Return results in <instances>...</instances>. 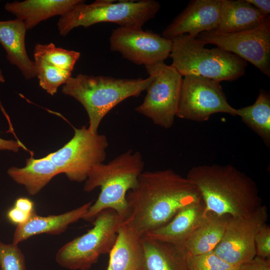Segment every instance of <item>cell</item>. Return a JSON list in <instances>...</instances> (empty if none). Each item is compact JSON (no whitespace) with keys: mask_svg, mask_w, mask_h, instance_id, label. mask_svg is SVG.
<instances>
[{"mask_svg":"<svg viewBox=\"0 0 270 270\" xmlns=\"http://www.w3.org/2000/svg\"><path fill=\"white\" fill-rule=\"evenodd\" d=\"M124 223L138 237L168 223L182 208L202 200L196 185L172 169L143 172L126 196Z\"/></svg>","mask_w":270,"mask_h":270,"instance_id":"6da1fadb","label":"cell"},{"mask_svg":"<svg viewBox=\"0 0 270 270\" xmlns=\"http://www.w3.org/2000/svg\"><path fill=\"white\" fill-rule=\"evenodd\" d=\"M186 178L198 189L208 212L246 216L262 205L254 181L232 165L195 166Z\"/></svg>","mask_w":270,"mask_h":270,"instance_id":"7a4b0ae2","label":"cell"},{"mask_svg":"<svg viewBox=\"0 0 270 270\" xmlns=\"http://www.w3.org/2000/svg\"><path fill=\"white\" fill-rule=\"evenodd\" d=\"M144 166L141 154L131 150L108 164L102 163L94 166L85 180L84 190L90 192L100 187V192L82 220L92 222L100 212L111 209L125 220L128 214L126 194L136 185Z\"/></svg>","mask_w":270,"mask_h":270,"instance_id":"3957f363","label":"cell"},{"mask_svg":"<svg viewBox=\"0 0 270 270\" xmlns=\"http://www.w3.org/2000/svg\"><path fill=\"white\" fill-rule=\"evenodd\" d=\"M154 77L116 78L78 74L63 85L62 92L80 102L89 119L88 128L98 132L101 121L114 106L130 97H138L147 89Z\"/></svg>","mask_w":270,"mask_h":270,"instance_id":"277c9868","label":"cell"},{"mask_svg":"<svg viewBox=\"0 0 270 270\" xmlns=\"http://www.w3.org/2000/svg\"><path fill=\"white\" fill-rule=\"evenodd\" d=\"M172 41L171 66L182 76H202L220 82L235 80L245 74L246 62L235 54L218 48H206L187 34Z\"/></svg>","mask_w":270,"mask_h":270,"instance_id":"5b68a950","label":"cell"},{"mask_svg":"<svg viewBox=\"0 0 270 270\" xmlns=\"http://www.w3.org/2000/svg\"><path fill=\"white\" fill-rule=\"evenodd\" d=\"M160 8L154 0H97L90 4L84 1L60 16L57 26L60 34L66 36L74 28H88L100 22H113L120 27L142 28L154 18Z\"/></svg>","mask_w":270,"mask_h":270,"instance_id":"8992f818","label":"cell"},{"mask_svg":"<svg viewBox=\"0 0 270 270\" xmlns=\"http://www.w3.org/2000/svg\"><path fill=\"white\" fill-rule=\"evenodd\" d=\"M124 218L111 209L100 212L86 233L68 242L56 256V262L70 270H88L102 255L110 253Z\"/></svg>","mask_w":270,"mask_h":270,"instance_id":"52a82bcc","label":"cell"},{"mask_svg":"<svg viewBox=\"0 0 270 270\" xmlns=\"http://www.w3.org/2000/svg\"><path fill=\"white\" fill-rule=\"evenodd\" d=\"M144 67L154 78L146 90L143 102L135 111L150 118L155 124L169 128L178 112L182 76L164 62Z\"/></svg>","mask_w":270,"mask_h":270,"instance_id":"ba28073f","label":"cell"},{"mask_svg":"<svg viewBox=\"0 0 270 270\" xmlns=\"http://www.w3.org/2000/svg\"><path fill=\"white\" fill-rule=\"evenodd\" d=\"M74 130L69 142L47 156L70 180L81 182L94 166L103 163L108 143L105 135L92 132L86 126Z\"/></svg>","mask_w":270,"mask_h":270,"instance_id":"9c48e42d","label":"cell"},{"mask_svg":"<svg viewBox=\"0 0 270 270\" xmlns=\"http://www.w3.org/2000/svg\"><path fill=\"white\" fill-rule=\"evenodd\" d=\"M184 76L176 116L204 122L216 113L236 116V109L228 104L220 82L198 76Z\"/></svg>","mask_w":270,"mask_h":270,"instance_id":"30bf717a","label":"cell"},{"mask_svg":"<svg viewBox=\"0 0 270 270\" xmlns=\"http://www.w3.org/2000/svg\"><path fill=\"white\" fill-rule=\"evenodd\" d=\"M268 210L262 205L246 216L229 217L222 239L213 252L239 268L256 256L255 236L268 220Z\"/></svg>","mask_w":270,"mask_h":270,"instance_id":"8fae6325","label":"cell"},{"mask_svg":"<svg viewBox=\"0 0 270 270\" xmlns=\"http://www.w3.org/2000/svg\"><path fill=\"white\" fill-rule=\"evenodd\" d=\"M196 38L205 45L213 44L236 54L270 77V18L252 30L229 34L202 32Z\"/></svg>","mask_w":270,"mask_h":270,"instance_id":"7c38bea8","label":"cell"},{"mask_svg":"<svg viewBox=\"0 0 270 270\" xmlns=\"http://www.w3.org/2000/svg\"><path fill=\"white\" fill-rule=\"evenodd\" d=\"M110 49L137 65L164 62L171 52L172 41L142 28L120 27L112 30Z\"/></svg>","mask_w":270,"mask_h":270,"instance_id":"4fadbf2b","label":"cell"},{"mask_svg":"<svg viewBox=\"0 0 270 270\" xmlns=\"http://www.w3.org/2000/svg\"><path fill=\"white\" fill-rule=\"evenodd\" d=\"M221 0H193L164 29L162 36L173 38L184 34L196 38L214 32L219 24Z\"/></svg>","mask_w":270,"mask_h":270,"instance_id":"5bb4252c","label":"cell"},{"mask_svg":"<svg viewBox=\"0 0 270 270\" xmlns=\"http://www.w3.org/2000/svg\"><path fill=\"white\" fill-rule=\"evenodd\" d=\"M209 214L202 200L180 209L168 223L145 236L184 246L188 237L208 219Z\"/></svg>","mask_w":270,"mask_h":270,"instance_id":"9a60e30c","label":"cell"},{"mask_svg":"<svg viewBox=\"0 0 270 270\" xmlns=\"http://www.w3.org/2000/svg\"><path fill=\"white\" fill-rule=\"evenodd\" d=\"M90 202L72 210L58 215L42 216L34 211L24 224L17 225L12 243L18 244L30 237L40 234L58 235L66 231L70 224L82 219L92 204Z\"/></svg>","mask_w":270,"mask_h":270,"instance_id":"2e32d148","label":"cell"},{"mask_svg":"<svg viewBox=\"0 0 270 270\" xmlns=\"http://www.w3.org/2000/svg\"><path fill=\"white\" fill-rule=\"evenodd\" d=\"M269 18L246 0H221L218 26L212 32L229 34L252 30Z\"/></svg>","mask_w":270,"mask_h":270,"instance_id":"e0dca14e","label":"cell"},{"mask_svg":"<svg viewBox=\"0 0 270 270\" xmlns=\"http://www.w3.org/2000/svg\"><path fill=\"white\" fill-rule=\"evenodd\" d=\"M144 250L142 270H188V254L183 245L140 238Z\"/></svg>","mask_w":270,"mask_h":270,"instance_id":"ac0fdd59","label":"cell"},{"mask_svg":"<svg viewBox=\"0 0 270 270\" xmlns=\"http://www.w3.org/2000/svg\"><path fill=\"white\" fill-rule=\"evenodd\" d=\"M27 29L18 19L0 21V44L9 62L16 66L26 79L36 77L34 61L28 57L25 46Z\"/></svg>","mask_w":270,"mask_h":270,"instance_id":"d6986e66","label":"cell"},{"mask_svg":"<svg viewBox=\"0 0 270 270\" xmlns=\"http://www.w3.org/2000/svg\"><path fill=\"white\" fill-rule=\"evenodd\" d=\"M82 0H26L6 2L5 10L30 30L41 22L65 14Z\"/></svg>","mask_w":270,"mask_h":270,"instance_id":"ffe728a7","label":"cell"},{"mask_svg":"<svg viewBox=\"0 0 270 270\" xmlns=\"http://www.w3.org/2000/svg\"><path fill=\"white\" fill-rule=\"evenodd\" d=\"M109 254L106 270H142L144 250L140 238L124 222L118 230L115 242Z\"/></svg>","mask_w":270,"mask_h":270,"instance_id":"44dd1931","label":"cell"},{"mask_svg":"<svg viewBox=\"0 0 270 270\" xmlns=\"http://www.w3.org/2000/svg\"><path fill=\"white\" fill-rule=\"evenodd\" d=\"M7 173L14 182L24 186L29 194L34 196L54 176L62 172L47 156L34 158L32 155L26 160L24 167L12 166Z\"/></svg>","mask_w":270,"mask_h":270,"instance_id":"7402d4cb","label":"cell"},{"mask_svg":"<svg viewBox=\"0 0 270 270\" xmlns=\"http://www.w3.org/2000/svg\"><path fill=\"white\" fill-rule=\"evenodd\" d=\"M229 217L210 212L208 219L185 241L184 246L188 254L197 255L213 251L222 239Z\"/></svg>","mask_w":270,"mask_h":270,"instance_id":"603a6c76","label":"cell"},{"mask_svg":"<svg viewBox=\"0 0 270 270\" xmlns=\"http://www.w3.org/2000/svg\"><path fill=\"white\" fill-rule=\"evenodd\" d=\"M236 110V116L258 134L266 146H270V96L260 91L254 103Z\"/></svg>","mask_w":270,"mask_h":270,"instance_id":"cb8c5ba5","label":"cell"},{"mask_svg":"<svg viewBox=\"0 0 270 270\" xmlns=\"http://www.w3.org/2000/svg\"><path fill=\"white\" fill-rule=\"evenodd\" d=\"M80 55L78 52L56 47L52 42L46 44H36L34 52V56L40 58L58 68L71 72Z\"/></svg>","mask_w":270,"mask_h":270,"instance_id":"d4e9b609","label":"cell"},{"mask_svg":"<svg viewBox=\"0 0 270 270\" xmlns=\"http://www.w3.org/2000/svg\"><path fill=\"white\" fill-rule=\"evenodd\" d=\"M34 57L36 77L40 86L48 94L53 96L58 87L65 84L72 77V72L58 68L40 58Z\"/></svg>","mask_w":270,"mask_h":270,"instance_id":"484cf974","label":"cell"},{"mask_svg":"<svg viewBox=\"0 0 270 270\" xmlns=\"http://www.w3.org/2000/svg\"><path fill=\"white\" fill-rule=\"evenodd\" d=\"M188 270H238L220 258L213 251L187 258Z\"/></svg>","mask_w":270,"mask_h":270,"instance_id":"4316f807","label":"cell"},{"mask_svg":"<svg viewBox=\"0 0 270 270\" xmlns=\"http://www.w3.org/2000/svg\"><path fill=\"white\" fill-rule=\"evenodd\" d=\"M0 270H26L25 258L18 244L0 242Z\"/></svg>","mask_w":270,"mask_h":270,"instance_id":"83f0119b","label":"cell"},{"mask_svg":"<svg viewBox=\"0 0 270 270\" xmlns=\"http://www.w3.org/2000/svg\"><path fill=\"white\" fill-rule=\"evenodd\" d=\"M256 256L270 259V226L265 224L257 232L254 239Z\"/></svg>","mask_w":270,"mask_h":270,"instance_id":"f1b7e54d","label":"cell"},{"mask_svg":"<svg viewBox=\"0 0 270 270\" xmlns=\"http://www.w3.org/2000/svg\"><path fill=\"white\" fill-rule=\"evenodd\" d=\"M238 270H270V260L256 256L240 266Z\"/></svg>","mask_w":270,"mask_h":270,"instance_id":"f546056e","label":"cell"},{"mask_svg":"<svg viewBox=\"0 0 270 270\" xmlns=\"http://www.w3.org/2000/svg\"><path fill=\"white\" fill-rule=\"evenodd\" d=\"M31 214L14 206L8 211L7 216L10 222L18 225L24 223Z\"/></svg>","mask_w":270,"mask_h":270,"instance_id":"4dcf8cb0","label":"cell"},{"mask_svg":"<svg viewBox=\"0 0 270 270\" xmlns=\"http://www.w3.org/2000/svg\"><path fill=\"white\" fill-rule=\"evenodd\" d=\"M14 206L30 214L36 211L34 202L26 198H17L15 201Z\"/></svg>","mask_w":270,"mask_h":270,"instance_id":"1f68e13d","label":"cell"},{"mask_svg":"<svg viewBox=\"0 0 270 270\" xmlns=\"http://www.w3.org/2000/svg\"><path fill=\"white\" fill-rule=\"evenodd\" d=\"M20 148H25L19 140H8L0 138V150L18 152Z\"/></svg>","mask_w":270,"mask_h":270,"instance_id":"d6a6232c","label":"cell"},{"mask_svg":"<svg viewBox=\"0 0 270 270\" xmlns=\"http://www.w3.org/2000/svg\"><path fill=\"white\" fill-rule=\"evenodd\" d=\"M262 14L268 16L270 13V0H246Z\"/></svg>","mask_w":270,"mask_h":270,"instance_id":"836d02e7","label":"cell"},{"mask_svg":"<svg viewBox=\"0 0 270 270\" xmlns=\"http://www.w3.org/2000/svg\"><path fill=\"white\" fill-rule=\"evenodd\" d=\"M5 82L4 77L3 75L2 72L0 68V82Z\"/></svg>","mask_w":270,"mask_h":270,"instance_id":"e575fe53","label":"cell"}]
</instances>
